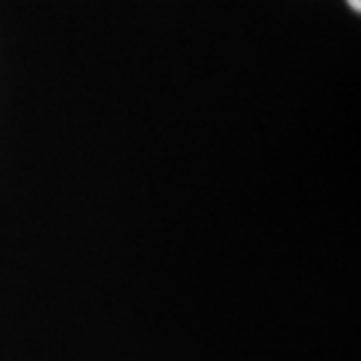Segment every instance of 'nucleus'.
Returning <instances> with one entry per match:
<instances>
[{
	"instance_id": "nucleus-1",
	"label": "nucleus",
	"mask_w": 361,
	"mask_h": 361,
	"mask_svg": "<svg viewBox=\"0 0 361 361\" xmlns=\"http://www.w3.org/2000/svg\"><path fill=\"white\" fill-rule=\"evenodd\" d=\"M348 2H349V6H351L353 11H357V13H360V11H361V0H348Z\"/></svg>"
}]
</instances>
